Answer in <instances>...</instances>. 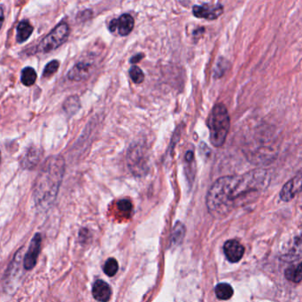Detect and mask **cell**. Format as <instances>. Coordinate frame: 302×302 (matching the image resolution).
<instances>
[{
	"label": "cell",
	"instance_id": "cell-1",
	"mask_svg": "<svg viewBox=\"0 0 302 302\" xmlns=\"http://www.w3.org/2000/svg\"><path fill=\"white\" fill-rule=\"evenodd\" d=\"M270 183L265 170L255 169L243 175L223 176L207 195V207L214 217L223 218L233 209L256 200Z\"/></svg>",
	"mask_w": 302,
	"mask_h": 302
},
{
	"label": "cell",
	"instance_id": "cell-2",
	"mask_svg": "<svg viewBox=\"0 0 302 302\" xmlns=\"http://www.w3.org/2000/svg\"><path fill=\"white\" fill-rule=\"evenodd\" d=\"M64 172L65 162L61 156H53L45 160L35 185V200L38 207L46 209L54 201Z\"/></svg>",
	"mask_w": 302,
	"mask_h": 302
},
{
	"label": "cell",
	"instance_id": "cell-3",
	"mask_svg": "<svg viewBox=\"0 0 302 302\" xmlns=\"http://www.w3.org/2000/svg\"><path fill=\"white\" fill-rule=\"evenodd\" d=\"M210 141L215 147H223L229 133V115L226 106L217 104L214 106L209 117Z\"/></svg>",
	"mask_w": 302,
	"mask_h": 302
},
{
	"label": "cell",
	"instance_id": "cell-4",
	"mask_svg": "<svg viewBox=\"0 0 302 302\" xmlns=\"http://www.w3.org/2000/svg\"><path fill=\"white\" fill-rule=\"evenodd\" d=\"M70 35V27L62 21L54 28L51 32L45 36L37 45V52L40 53H48L57 49L64 44Z\"/></svg>",
	"mask_w": 302,
	"mask_h": 302
},
{
	"label": "cell",
	"instance_id": "cell-5",
	"mask_svg": "<svg viewBox=\"0 0 302 302\" xmlns=\"http://www.w3.org/2000/svg\"><path fill=\"white\" fill-rule=\"evenodd\" d=\"M302 257V230L288 237L282 245L281 258L286 261H294Z\"/></svg>",
	"mask_w": 302,
	"mask_h": 302
},
{
	"label": "cell",
	"instance_id": "cell-6",
	"mask_svg": "<svg viewBox=\"0 0 302 302\" xmlns=\"http://www.w3.org/2000/svg\"><path fill=\"white\" fill-rule=\"evenodd\" d=\"M129 166L136 176H141L144 171H147V160L141 147L135 146L131 148L129 152Z\"/></svg>",
	"mask_w": 302,
	"mask_h": 302
},
{
	"label": "cell",
	"instance_id": "cell-7",
	"mask_svg": "<svg viewBox=\"0 0 302 302\" xmlns=\"http://www.w3.org/2000/svg\"><path fill=\"white\" fill-rule=\"evenodd\" d=\"M194 16L206 20H217L224 12V6L221 4H203L194 5L192 8Z\"/></svg>",
	"mask_w": 302,
	"mask_h": 302
},
{
	"label": "cell",
	"instance_id": "cell-8",
	"mask_svg": "<svg viewBox=\"0 0 302 302\" xmlns=\"http://www.w3.org/2000/svg\"><path fill=\"white\" fill-rule=\"evenodd\" d=\"M135 21L132 15L129 13H123L118 19L112 20L108 25V28L111 32H114L118 29L119 35L125 37L132 31L134 28Z\"/></svg>",
	"mask_w": 302,
	"mask_h": 302
},
{
	"label": "cell",
	"instance_id": "cell-9",
	"mask_svg": "<svg viewBox=\"0 0 302 302\" xmlns=\"http://www.w3.org/2000/svg\"><path fill=\"white\" fill-rule=\"evenodd\" d=\"M41 235L36 234L29 244V250L25 254L23 265L26 270H32L37 264V258L41 248Z\"/></svg>",
	"mask_w": 302,
	"mask_h": 302
},
{
	"label": "cell",
	"instance_id": "cell-10",
	"mask_svg": "<svg viewBox=\"0 0 302 302\" xmlns=\"http://www.w3.org/2000/svg\"><path fill=\"white\" fill-rule=\"evenodd\" d=\"M302 191V174H299L288 181L280 192V198L283 201L288 202Z\"/></svg>",
	"mask_w": 302,
	"mask_h": 302
},
{
	"label": "cell",
	"instance_id": "cell-11",
	"mask_svg": "<svg viewBox=\"0 0 302 302\" xmlns=\"http://www.w3.org/2000/svg\"><path fill=\"white\" fill-rule=\"evenodd\" d=\"M93 70L91 62H78L69 71L68 77L71 81L80 82L90 76Z\"/></svg>",
	"mask_w": 302,
	"mask_h": 302
},
{
	"label": "cell",
	"instance_id": "cell-12",
	"mask_svg": "<svg viewBox=\"0 0 302 302\" xmlns=\"http://www.w3.org/2000/svg\"><path fill=\"white\" fill-rule=\"evenodd\" d=\"M225 256L228 261L236 263L240 261L245 253V247L236 239H230L225 243L224 245Z\"/></svg>",
	"mask_w": 302,
	"mask_h": 302
},
{
	"label": "cell",
	"instance_id": "cell-13",
	"mask_svg": "<svg viewBox=\"0 0 302 302\" xmlns=\"http://www.w3.org/2000/svg\"><path fill=\"white\" fill-rule=\"evenodd\" d=\"M92 295L98 302H109L112 296V290L107 283L103 280H97L92 287Z\"/></svg>",
	"mask_w": 302,
	"mask_h": 302
},
{
	"label": "cell",
	"instance_id": "cell-14",
	"mask_svg": "<svg viewBox=\"0 0 302 302\" xmlns=\"http://www.w3.org/2000/svg\"><path fill=\"white\" fill-rule=\"evenodd\" d=\"M32 25L29 21H21L17 25L16 40L18 43H24L33 33Z\"/></svg>",
	"mask_w": 302,
	"mask_h": 302
},
{
	"label": "cell",
	"instance_id": "cell-15",
	"mask_svg": "<svg viewBox=\"0 0 302 302\" xmlns=\"http://www.w3.org/2000/svg\"><path fill=\"white\" fill-rule=\"evenodd\" d=\"M285 277L287 280L298 284L302 281V262L296 265L290 266L285 271Z\"/></svg>",
	"mask_w": 302,
	"mask_h": 302
},
{
	"label": "cell",
	"instance_id": "cell-16",
	"mask_svg": "<svg viewBox=\"0 0 302 302\" xmlns=\"http://www.w3.org/2000/svg\"><path fill=\"white\" fill-rule=\"evenodd\" d=\"M216 295L221 301H227L233 296L234 291L232 286L227 283H220L216 286Z\"/></svg>",
	"mask_w": 302,
	"mask_h": 302
},
{
	"label": "cell",
	"instance_id": "cell-17",
	"mask_svg": "<svg viewBox=\"0 0 302 302\" xmlns=\"http://www.w3.org/2000/svg\"><path fill=\"white\" fill-rule=\"evenodd\" d=\"M185 236V227L181 223H176L173 231H172L171 238H170V244L174 246L179 245Z\"/></svg>",
	"mask_w": 302,
	"mask_h": 302
},
{
	"label": "cell",
	"instance_id": "cell-18",
	"mask_svg": "<svg viewBox=\"0 0 302 302\" xmlns=\"http://www.w3.org/2000/svg\"><path fill=\"white\" fill-rule=\"evenodd\" d=\"M21 81L25 86H32L37 81L36 70L31 67H26L21 70Z\"/></svg>",
	"mask_w": 302,
	"mask_h": 302
},
{
	"label": "cell",
	"instance_id": "cell-19",
	"mask_svg": "<svg viewBox=\"0 0 302 302\" xmlns=\"http://www.w3.org/2000/svg\"><path fill=\"white\" fill-rule=\"evenodd\" d=\"M103 270L108 277H114L119 270L118 262L114 258H109L106 261Z\"/></svg>",
	"mask_w": 302,
	"mask_h": 302
},
{
	"label": "cell",
	"instance_id": "cell-20",
	"mask_svg": "<svg viewBox=\"0 0 302 302\" xmlns=\"http://www.w3.org/2000/svg\"><path fill=\"white\" fill-rule=\"evenodd\" d=\"M130 76H131V80L133 82L137 84H139V83L144 82L145 74L138 66H132L130 69Z\"/></svg>",
	"mask_w": 302,
	"mask_h": 302
},
{
	"label": "cell",
	"instance_id": "cell-21",
	"mask_svg": "<svg viewBox=\"0 0 302 302\" xmlns=\"http://www.w3.org/2000/svg\"><path fill=\"white\" fill-rule=\"evenodd\" d=\"M59 68H60V62L56 60H53L52 62H48L45 67V70H44V73H43L44 77L52 76L57 72Z\"/></svg>",
	"mask_w": 302,
	"mask_h": 302
},
{
	"label": "cell",
	"instance_id": "cell-22",
	"mask_svg": "<svg viewBox=\"0 0 302 302\" xmlns=\"http://www.w3.org/2000/svg\"><path fill=\"white\" fill-rule=\"evenodd\" d=\"M118 209L120 211H122L123 213H130L132 209V204H131V201L128 200H120L118 202Z\"/></svg>",
	"mask_w": 302,
	"mask_h": 302
},
{
	"label": "cell",
	"instance_id": "cell-23",
	"mask_svg": "<svg viewBox=\"0 0 302 302\" xmlns=\"http://www.w3.org/2000/svg\"><path fill=\"white\" fill-rule=\"evenodd\" d=\"M39 159V154L37 153V150H33V151H28V153H27V155L25 157V159H26V163L27 164V167H30V165H31V159Z\"/></svg>",
	"mask_w": 302,
	"mask_h": 302
},
{
	"label": "cell",
	"instance_id": "cell-24",
	"mask_svg": "<svg viewBox=\"0 0 302 302\" xmlns=\"http://www.w3.org/2000/svg\"><path fill=\"white\" fill-rule=\"evenodd\" d=\"M142 54H137L136 56H133V57L131 58V63H137V62H139L141 59H142Z\"/></svg>",
	"mask_w": 302,
	"mask_h": 302
},
{
	"label": "cell",
	"instance_id": "cell-25",
	"mask_svg": "<svg viewBox=\"0 0 302 302\" xmlns=\"http://www.w3.org/2000/svg\"><path fill=\"white\" fill-rule=\"evenodd\" d=\"M0 10H1V23H3V21H4V11H3L2 5L0 6Z\"/></svg>",
	"mask_w": 302,
	"mask_h": 302
}]
</instances>
